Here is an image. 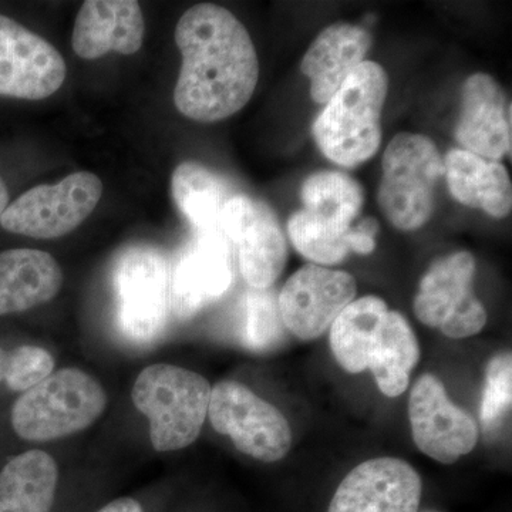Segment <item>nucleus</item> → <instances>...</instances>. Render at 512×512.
<instances>
[{
  "instance_id": "obj_26",
  "label": "nucleus",
  "mask_w": 512,
  "mask_h": 512,
  "mask_svg": "<svg viewBox=\"0 0 512 512\" xmlns=\"http://www.w3.org/2000/svg\"><path fill=\"white\" fill-rule=\"evenodd\" d=\"M285 325L278 301L269 289H251L247 298L244 342L252 350H268L278 345Z\"/></svg>"
},
{
  "instance_id": "obj_25",
  "label": "nucleus",
  "mask_w": 512,
  "mask_h": 512,
  "mask_svg": "<svg viewBox=\"0 0 512 512\" xmlns=\"http://www.w3.org/2000/svg\"><path fill=\"white\" fill-rule=\"evenodd\" d=\"M387 311L389 308L382 298L367 295L349 303L332 323L330 349L346 372L353 375L365 372L373 333Z\"/></svg>"
},
{
  "instance_id": "obj_29",
  "label": "nucleus",
  "mask_w": 512,
  "mask_h": 512,
  "mask_svg": "<svg viewBox=\"0 0 512 512\" xmlns=\"http://www.w3.org/2000/svg\"><path fill=\"white\" fill-rule=\"evenodd\" d=\"M97 512H144L141 504L134 498H119V500L111 501L106 507L101 508Z\"/></svg>"
},
{
  "instance_id": "obj_28",
  "label": "nucleus",
  "mask_w": 512,
  "mask_h": 512,
  "mask_svg": "<svg viewBox=\"0 0 512 512\" xmlns=\"http://www.w3.org/2000/svg\"><path fill=\"white\" fill-rule=\"evenodd\" d=\"M52 353L39 346L25 345L8 352L5 382L12 392L25 393L42 383L55 370Z\"/></svg>"
},
{
  "instance_id": "obj_7",
  "label": "nucleus",
  "mask_w": 512,
  "mask_h": 512,
  "mask_svg": "<svg viewBox=\"0 0 512 512\" xmlns=\"http://www.w3.org/2000/svg\"><path fill=\"white\" fill-rule=\"evenodd\" d=\"M474 276L476 259L470 252L436 259L421 278L414 298L416 318L451 339L480 333L487 323V311L474 293Z\"/></svg>"
},
{
  "instance_id": "obj_5",
  "label": "nucleus",
  "mask_w": 512,
  "mask_h": 512,
  "mask_svg": "<svg viewBox=\"0 0 512 512\" xmlns=\"http://www.w3.org/2000/svg\"><path fill=\"white\" fill-rule=\"evenodd\" d=\"M377 204L400 231H416L430 221L436 187L444 177V160L431 138L400 133L383 154Z\"/></svg>"
},
{
  "instance_id": "obj_1",
  "label": "nucleus",
  "mask_w": 512,
  "mask_h": 512,
  "mask_svg": "<svg viewBox=\"0 0 512 512\" xmlns=\"http://www.w3.org/2000/svg\"><path fill=\"white\" fill-rule=\"evenodd\" d=\"M183 56L174 104L188 119L215 123L234 116L254 96L259 62L247 28L214 3L192 6L178 20Z\"/></svg>"
},
{
  "instance_id": "obj_4",
  "label": "nucleus",
  "mask_w": 512,
  "mask_h": 512,
  "mask_svg": "<svg viewBox=\"0 0 512 512\" xmlns=\"http://www.w3.org/2000/svg\"><path fill=\"white\" fill-rule=\"evenodd\" d=\"M99 380L76 367L52 373L20 394L10 412L12 429L22 440L45 443L80 433L107 409Z\"/></svg>"
},
{
  "instance_id": "obj_24",
  "label": "nucleus",
  "mask_w": 512,
  "mask_h": 512,
  "mask_svg": "<svg viewBox=\"0 0 512 512\" xmlns=\"http://www.w3.org/2000/svg\"><path fill=\"white\" fill-rule=\"evenodd\" d=\"M171 191L178 210L200 232L221 231L222 211L235 195L222 175L197 161H185L175 168Z\"/></svg>"
},
{
  "instance_id": "obj_27",
  "label": "nucleus",
  "mask_w": 512,
  "mask_h": 512,
  "mask_svg": "<svg viewBox=\"0 0 512 512\" xmlns=\"http://www.w3.org/2000/svg\"><path fill=\"white\" fill-rule=\"evenodd\" d=\"M512 400L511 353L493 357L485 372L483 400L480 417L487 430L494 429L510 412Z\"/></svg>"
},
{
  "instance_id": "obj_22",
  "label": "nucleus",
  "mask_w": 512,
  "mask_h": 512,
  "mask_svg": "<svg viewBox=\"0 0 512 512\" xmlns=\"http://www.w3.org/2000/svg\"><path fill=\"white\" fill-rule=\"evenodd\" d=\"M59 468L42 450L13 457L0 470V512H50L55 503Z\"/></svg>"
},
{
  "instance_id": "obj_23",
  "label": "nucleus",
  "mask_w": 512,
  "mask_h": 512,
  "mask_svg": "<svg viewBox=\"0 0 512 512\" xmlns=\"http://www.w3.org/2000/svg\"><path fill=\"white\" fill-rule=\"evenodd\" d=\"M302 212L309 221L348 235L365 201L362 185L340 171H318L303 181Z\"/></svg>"
},
{
  "instance_id": "obj_14",
  "label": "nucleus",
  "mask_w": 512,
  "mask_h": 512,
  "mask_svg": "<svg viewBox=\"0 0 512 512\" xmlns=\"http://www.w3.org/2000/svg\"><path fill=\"white\" fill-rule=\"evenodd\" d=\"M423 484L407 461H365L343 478L328 512H417Z\"/></svg>"
},
{
  "instance_id": "obj_19",
  "label": "nucleus",
  "mask_w": 512,
  "mask_h": 512,
  "mask_svg": "<svg viewBox=\"0 0 512 512\" xmlns=\"http://www.w3.org/2000/svg\"><path fill=\"white\" fill-rule=\"evenodd\" d=\"M62 286V268L47 252L30 248L0 252V316L45 305Z\"/></svg>"
},
{
  "instance_id": "obj_3",
  "label": "nucleus",
  "mask_w": 512,
  "mask_h": 512,
  "mask_svg": "<svg viewBox=\"0 0 512 512\" xmlns=\"http://www.w3.org/2000/svg\"><path fill=\"white\" fill-rule=\"evenodd\" d=\"M211 384L200 373L167 363L141 370L131 390L138 412L150 421V440L160 453L183 450L200 436L208 417Z\"/></svg>"
},
{
  "instance_id": "obj_18",
  "label": "nucleus",
  "mask_w": 512,
  "mask_h": 512,
  "mask_svg": "<svg viewBox=\"0 0 512 512\" xmlns=\"http://www.w3.org/2000/svg\"><path fill=\"white\" fill-rule=\"evenodd\" d=\"M372 36L362 26L338 22L319 33L303 56L302 73L311 80V97L323 104L332 99L350 73L365 62Z\"/></svg>"
},
{
  "instance_id": "obj_17",
  "label": "nucleus",
  "mask_w": 512,
  "mask_h": 512,
  "mask_svg": "<svg viewBox=\"0 0 512 512\" xmlns=\"http://www.w3.org/2000/svg\"><path fill=\"white\" fill-rule=\"evenodd\" d=\"M144 32L146 22L136 0H87L74 20L72 46L86 60L110 52L130 56L143 46Z\"/></svg>"
},
{
  "instance_id": "obj_8",
  "label": "nucleus",
  "mask_w": 512,
  "mask_h": 512,
  "mask_svg": "<svg viewBox=\"0 0 512 512\" xmlns=\"http://www.w3.org/2000/svg\"><path fill=\"white\" fill-rule=\"evenodd\" d=\"M103 195L96 174L80 171L55 185H37L8 205L0 225L12 234L55 239L70 234L89 218Z\"/></svg>"
},
{
  "instance_id": "obj_31",
  "label": "nucleus",
  "mask_w": 512,
  "mask_h": 512,
  "mask_svg": "<svg viewBox=\"0 0 512 512\" xmlns=\"http://www.w3.org/2000/svg\"><path fill=\"white\" fill-rule=\"evenodd\" d=\"M6 363H8V352L0 346V383L5 380Z\"/></svg>"
},
{
  "instance_id": "obj_21",
  "label": "nucleus",
  "mask_w": 512,
  "mask_h": 512,
  "mask_svg": "<svg viewBox=\"0 0 512 512\" xmlns=\"http://www.w3.org/2000/svg\"><path fill=\"white\" fill-rule=\"evenodd\" d=\"M420 349L412 326L402 313L387 311L377 323L370 343L367 367L387 397H399L409 387L419 363Z\"/></svg>"
},
{
  "instance_id": "obj_15",
  "label": "nucleus",
  "mask_w": 512,
  "mask_h": 512,
  "mask_svg": "<svg viewBox=\"0 0 512 512\" xmlns=\"http://www.w3.org/2000/svg\"><path fill=\"white\" fill-rule=\"evenodd\" d=\"M454 136L463 150L485 160L511 156V103L490 74L474 73L464 82Z\"/></svg>"
},
{
  "instance_id": "obj_20",
  "label": "nucleus",
  "mask_w": 512,
  "mask_h": 512,
  "mask_svg": "<svg viewBox=\"0 0 512 512\" xmlns=\"http://www.w3.org/2000/svg\"><path fill=\"white\" fill-rule=\"evenodd\" d=\"M444 177L454 200L484 211L493 218H505L512 208V184L500 161L453 148L444 158Z\"/></svg>"
},
{
  "instance_id": "obj_2",
  "label": "nucleus",
  "mask_w": 512,
  "mask_h": 512,
  "mask_svg": "<svg viewBox=\"0 0 512 512\" xmlns=\"http://www.w3.org/2000/svg\"><path fill=\"white\" fill-rule=\"evenodd\" d=\"M389 76L379 63L365 60L325 104L312 127L323 156L345 168L375 157L382 143L383 107Z\"/></svg>"
},
{
  "instance_id": "obj_12",
  "label": "nucleus",
  "mask_w": 512,
  "mask_h": 512,
  "mask_svg": "<svg viewBox=\"0 0 512 512\" xmlns=\"http://www.w3.org/2000/svg\"><path fill=\"white\" fill-rule=\"evenodd\" d=\"M66 76V62L52 43L0 15V96L45 100L59 92Z\"/></svg>"
},
{
  "instance_id": "obj_13",
  "label": "nucleus",
  "mask_w": 512,
  "mask_h": 512,
  "mask_svg": "<svg viewBox=\"0 0 512 512\" xmlns=\"http://www.w3.org/2000/svg\"><path fill=\"white\" fill-rule=\"evenodd\" d=\"M356 279L345 271L315 264L302 266L278 298L285 328L302 340L318 339L355 301Z\"/></svg>"
},
{
  "instance_id": "obj_30",
  "label": "nucleus",
  "mask_w": 512,
  "mask_h": 512,
  "mask_svg": "<svg viewBox=\"0 0 512 512\" xmlns=\"http://www.w3.org/2000/svg\"><path fill=\"white\" fill-rule=\"evenodd\" d=\"M9 205V191L6 187L5 181L0 177V217Z\"/></svg>"
},
{
  "instance_id": "obj_6",
  "label": "nucleus",
  "mask_w": 512,
  "mask_h": 512,
  "mask_svg": "<svg viewBox=\"0 0 512 512\" xmlns=\"http://www.w3.org/2000/svg\"><path fill=\"white\" fill-rule=\"evenodd\" d=\"M208 417L214 430L228 436L239 453L262 463L282 460L291 448L292 430L284 414L245 384L234 380L215 384Z\"/></svg>"
},
{
  "instance_id": "obj_10",
  "label": "nucleus",
  "mask_w": 512,
  "mask_h": 512,
  "mask_svg": "<svg viewBox=\"0 0 512 512\" xmlns=\"http://www.w3.org/2000/svg\"><path fill=\"white\" fill-rule=\"evenodd\" d=\"M220 229L238 249L239 269L252 289H269L284 272L288 244L266 202L235 194L222 211Z\"/></svg>"
},
{
  "instance_id": "obj_9",
  "label": "nucleus",
  "mask_w": 512,
  "mask_h": 512,
  "mask_svg": "<svg viewBox=\"0 0 512 512\" xmlns=\"http://www.w3.org/2000/svg\"><path fill=\"white\" fill-rule=\"evenodd\" d=\"M117 320L121 332L134 342L160 336L167 320L170 271L156 248H128L114 268Z\"/></svg>"
},
{
  "instance_id": "obj_11",
  "label": "nucleus",
  "mask_w": 512,
  "mask_h": 512,
  "mask_svg": "<svg viewBox=\"0 0 512 512\" xmlns=\"http://www.w3.org/2000/svg\"><path fill=\"white\" fill-rule=\"evenodd\" d=\"M409 419L416 446L439 463H456L477 446V421L451 402L443 382L429 373L414 383Z\"/></svg>"
},
{
  "instance_id": "obj_16",
  "label": "nucleus",
  "mask_w": 512,
  "mask_h": 512,
  "mask_svg": "<svg viewBox=\"0 0 512 512\" xmlns=\"http://www.w3.org/2000/svg\"><path fill=\"white\" fill-rule=\"evenodd\" d=\"M231 249L221 231L200 232L175 266L171 282L173 308L190 318L217 301L232 284Z\"/></svg>"
}]
</instances>
